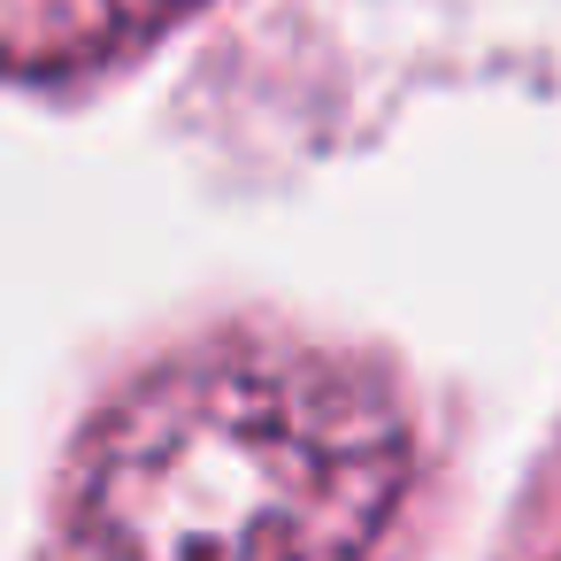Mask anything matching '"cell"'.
I'll return each instance as SVG.
<instances>
[{
    "mask_svg": "<svg viewBox=\"0 0 561 561\" xmlns=\"http://www.w3.org/2000/svg\"><path fill=\"white\" fill-rule=\"evenodd\" d=\"M400 392L331 346L216 339L78 438L70 561H369L408 507Z\"/></svg>",
    "mask_w": 561,
    "mask_h": 561,
    "instance_id": "cell-1",
    "label": "cell"
},
{
    "mask_svg": "<svg viewBox=\"0 0 561 561\" xmlns=\"http://www.w3.org/2000/svg\"><path fill=\"white\" fill-rule=\"evenodd\" d=\"M208 0H0V78L70 85L185 24Z\"/></svg>",
    "mask_w": 561,
    "mask_h": 561,
    "instance_id": "cell-2",
    "label": "cell"
}]
</instances>
